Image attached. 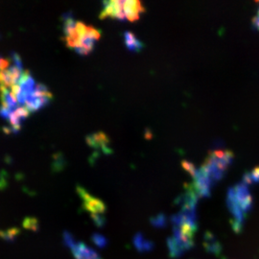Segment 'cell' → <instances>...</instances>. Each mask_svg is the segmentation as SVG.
<instances>
[{
  "mask_svg": "<svg viewBox=\"0 0 259 259\" xmlns=\"http://www.w3.org/2000/svg\"><path fill=\"white\" fill-rule=\"evenodd\" d=\"M166 222L167 219L164 215H158L155 218H153L152 224L153 226L156 227V228H163L166 226Z\"/></svg>",
  "mask_w": 259,
  "mask_h": 259,
  "instance_id": "14",
  "label": "cell"
},
{
  "mask_svg": "<svg viewBox=\"0 0 259 259\" xmlns=\"http://www.w3.org/2000/svg\"><path fill=\"white\" fill-rule=\"evenodd\" d=\"M123 11L126 19L131 21L137 20L141 12H144V7L142 3L138 0H126L123 1Z\"/></svg>",
  "mask_w": 259,
  "mask_h": 259,
  "instance_id": "6",
  "label": "cell"
},
{
  "mask_svg": "<svg viewBox=\"0 0 259 259\" xmlns=\"http://www.w3.org/2000/svg\"><path fill=\"white\" fill-rule=\"evenodd\" d=\"M233 189L235 192V197L237 200V203H238L241 210L245 214L249 212L252 209L253 199L250 193V190L248 188V185L242 182V183L236 184L233 187Z\"/></svg>",
  "mask_w": 259,
  "mask_h": 259,
  "instance_id": "4",
  "label": "cell"
},
{
  "mask_svg": "<svg viewBox=\"0 0 259 259\" xmlns=\"http://www.w3.org/2000/svg\"><path fill=\"white\" fill-rule=\"evenodd\" d=\"M225 259V258H224V259Z\"/></svg>",
  "mask_w": 259,
  "mask_h": 259,
  "instance_id": "16",
  "label": "cell"
},
{
  "mask_svg": "<svg viewBox=\"0 0 259 259\" xmlns=\"http://www.w3.org/2000/svg\"><path fill=\"white\" fill-rule=\"evenodd\" d=\"M204 246L208 253L214 254L215 256H219L222 252L221 244L214 237L213 234L208 231L206 232V234L204 236Z\"/></svg>",
  "mask_w": 259,
  "mask_h": 259,
  "instance_id": "8",
  "label": "cell"
},
{
  "mask_svg": "<svg viewBox=\"0 0 259 259\" xmlns=\"http://www.w3.org/2000/svg\"><path fill=\"white\" fill-rule=\"evenodd\" d=\"M253 25H254L255 28H257V29L259 30V9L257 15L253 18Z\"/></svg>",
  "mask_w": 259,
  "mask_h": 259,
  "instance_id": "15",
  "label": "cell"
},
{
  "mask_svg": "<svg viewBox=\"0 0 259 259\" xmlns=\"http://www.w3.org/2000/svg\"><path fill=\"white\" fill-rule=\"evenodd\" d=\"M77 191L81 198L83 200V206L85 209L91 212L92 220L98 227H103L106 223L105 212H106V206L105 204L99 199L93 197L85 188L80 186L77 187Z\"/></svg>",
  "mask_w": 259,
  "mask_h": 259,
  "instance_id": "2",
  "label": "cell"
},
{
  "mask_svg": "<svg viewBox=\"0 0 259 259\" xmlns=\"http://www.w3.org/2000/svg\"><path fill=\"white\" fill-rule=\"evenodd\" d=\"M167 245L169 254H170L171 258L177 259V258H180L181 256H183L184 250L172 237L168 238Z\"/></svg>",
  "mask_w": 259,
  "mask_h": 259,
  "instance_id": "11",
  "label": "cell"
},
{
  "mask_svg": "<svg viewBox=\"0 0 259 259\" xmlns=\"http://www.w3.org/2000/svg\"><path fill=\"white\" fill-rule=\"evenodd\" d=\"M63 243L69 248L75 259H102L97 252L85 243L77 241L74 236L67 231L63 233Z\"/></svg>",
  "mask_w": 259,
  "mask_h": 259,
  "instance_id": "3",
  "label": "cell"
},
{
  "mask_svg": "<svg viewBox=\"0 0 259 259\" xmlns=\"http://www.w3.org/2000/svg\"><path fill=\"white\" fill-rule=\"evenodd\" d=\"M233 159V153L229 150H216L210 153L201 169L215 183L219 181Z\"/></svg>",
  "mask_w": 259,
  "mask_h": 259,
  "instance_id": "1",
  "label": "cell"
},
{
  "mask_svg": "<svg viewBox=\"0 0 259 259\" xmlns=\"http://www.w3.org/2000/svg\"><path fill=\"white\" fill-rule=\"evenodd\" d=\"M123 1L120 0H107L103 2V10L100 13V17L110 16L120 20H125L126 16L123 11Z\"/></svg>",
  "mask_w": 259,
  "mask_h": 259,
  "instance_id": "5",
  "label": "cell"
},
{
  "mask_svg": "<svg viewBox=\"0 0 259 259\" xmlns=\"http://www.w3.org/2000/svg\"><path fill=\"white\" fill-rule=\"evenodd\" d=\"M92 239L93 243L96 245L97 247H100V248H104V247H106V245L107 244L106 237H104L103 235H101V234H99V233L93 234Z\"/></svg>",
  "mask_w": 259,
  "mask_h": 259,
  "instance_id": "13",
  "label": "cell"
},
{
  "mask_svg": "<svg viewBox=\"0 0 259 259\" xmlns=\"http://www.w3.org/2000/svg\"><path fill=\"white\" fill-rule=\"evenodd\" d=\"M87 142L90 146L94 148H101L104 152H107L108 147V138L104 133H95L87 137Z\"/></svg>",
  "mask_w": 259,
  "mask_h": 259,
  "instance_id": "7",
  "label": "cell"
},
{
  "mask_svg": "<svg viewBox=\"0 0 259 259\" xmlns=\"http://www.w3.org/2000/svg\"><path fill=\"white\" fill-rule=\"evenodd\" d=\"M124 39L126 46L132 51H139L143 47V44L130 31L124 33Z\"/></svg>",
  "mask_w": 259,
  "mask_h": 259,
  "instance_id": "9",
  "label": "cell"
},
{
  "mask_svg": "<svg viewBox=\"0 0 259 259\" xmlns=\"http://www.w3.org/2000/svg\"><path fill=\"white\" fill-rule=\"evenodd\" d=\"M243 183L247 185L259 183V167L255 168L253 171L246 173L243 178Z\"/></svg>",
  "mask_w": 259,
  "mask_h": 259,
  "instance_id": "12",
  "label": "cell"
},
{
  "mask_svg": "<svg viewBox=\"0 0 259 259\" xmlns=\"http://www.w3.org/2000/svg\"><path fill=\"white\" fill-rule=\"evenodd\" d=\"M134 244L139 252H149L153 249V243L144 238L141 233H137L134 238Z\"/></svg>",
  "mask_w": 259,
  "mask_h": 259,
  "instance_id": "10",
  "label": "cell"
}]
</instances>
